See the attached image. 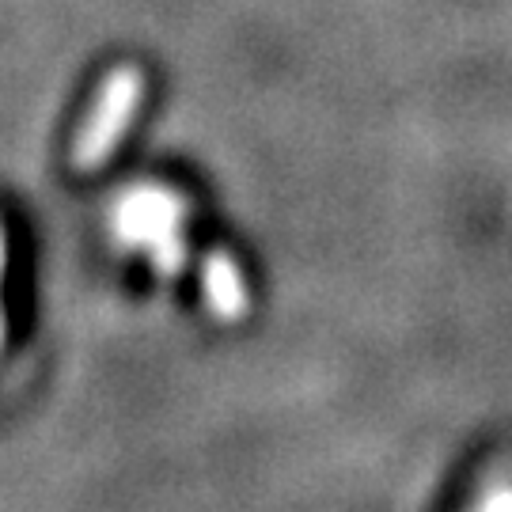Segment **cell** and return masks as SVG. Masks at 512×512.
Masks as SVG:
<instances>
[{
    "instance_id": "obj_4",
    "label": "cell",
    "mask_w": 512,
    "mask_h": 512,
    "mask_svg": "<svg viewBox=\"0 0 512 512\" xmlns=\"http://www.w3.org/2000/svg\"><path fill=\"white\" fill-rule=\"evenodd\" d=\"M486 512H512V490H501V494L490 497Z\"/></svg>"
},
{
    "instance_id": "obj_3",
    "label": "cell",
    "mask_w": 512,
    "mask_h": 512,
    "mask_svg": "<svg viewBox=\"0 0 512 512\" xmlns=\"http://www.w3.org/2000/svg\"><path fill=\"white\" fill-rule=\"evenodd\" d=\"M202 285H205V304L217 319H243L247 315V281H243V270L236 266V258L224 255V251H213L202 266Z\"/></svg>"
},
{
    "instance_id": "obj_2",
    "label": "cell",
    "mask_w": 512,
    "mask_h": 512,
    "mask_svg": "<svg viewBox=\"0 0 512 512\" xmlns=\"http://www.w3.org/2000/svg\"><path fill=\"white\" fill-rule=\"evenodd\" d=\"M179 220H183V205L164 190H137L129 194L122 213H118V228L129 243H145L156 266L164 274H175L183 266V239H179Z\"/></svg>"
},
{
    "instance_id": "obj_5",
    "label": "cell",
    "mask_w": 512,
    "mask_h": 512,
    "mask_svg": "<svg viewBox=\"0 0 512 512\" xmlns=\"http://www.w3.org/2000/svg\"><path fill=\"white\" fill-rule=\"evenodd\" d=\"M4 262H8V247H4V232H0V277H4Z\"/></svg>"
},
{
    "instance_id": "obj_6",
    "label": "cell",
    "mask_w": 512,
    "mask_h": 512,
    "mask_svg": "<svg viewBox=\"0 0 512 512\" xmlns=\"http://www.w3.org/2000/svg\"><path fill=\"white\" fill-rule=\"evenodd\" d=\"M0 346H4V311H0Z\"/></svg>"
},
{
    "instance_id": "obj_1",
    "label": "cell",
    "mask_w": 512,
    "mask_h": 512,
    "mask_svg": "<svg viewBox=\"0 0 512 512\" xmlns=\"http://www.w3.org/2000/svg\"><path fill=\"white\" fill-rule=\"evenodd\" d=\"M141 92H145V80H141V73H137L133 65H122V69L107 73L103 88H99V95H95L88 122H84L80 133H76L73 167L80 171V175L99 171V167L118 152L129 122H133V114H137Z\"/></svg>"
}]
</instances>
